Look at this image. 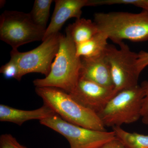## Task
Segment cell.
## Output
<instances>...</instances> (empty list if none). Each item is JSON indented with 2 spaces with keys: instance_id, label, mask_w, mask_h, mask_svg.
Returning a JSON list of instances; mask_svg holds the SVG:
<instances>
[{
  "instance_id": "obj_23",
  "label": "cell",
  "mask_w": 148,
  "mask_h": 148,
  "mask_svg": "<svg viewBox=\"0 0 148 148\" xmlns=\"http://www.w3.org/2000/svg\"><path fill=\"white\" fill-rule=\"evenodd\" d=\"M147 125H148V123H147Z\"/></svg>"
},
{
  "instance_id": "obj_18",
  "label": "cell",
  "mask_w": 148,
  "mask_h": 148,
  "mask_svg": "<svg viewBox=\"0 0 148 148\" xmlns=\"http://www.w3.org/2000/svg\"><path fill=\"white\" fill-rule=\"evenodd\" d=\"M0 73L5 78H14L18 80L19 69L16 63L12 60L1 67Z\"/></svg>"
},
{
  "instance_id": "obj_15",
  "label": "cell",
  "mask_w": 148,
  "mask_h": 148,
  "mask_svg": "<svg viewBox=\"0 0 148 148\" xmlns=\"http://www.w3.org/2000/svg\"><path fill=\"white\" fill-rule=\"evenodd\" d=\"M112 130L125 148H148V135L127 132L121 127H114Z\"/></svg>"
},
{
  "instance_id": "obj_9",
  "label": "cell",
  "mask_w": 148,
  "mask_h": 148,
  "mask_svg": "<svg viewBox=\"0 0 148 148\" xmlns=\"http://www.w3.org/2000/svg\"><path fill=\"white\" fill-rule=\"evenodd\" d=\"M116 93L113 87L79 78L75 90L69 94L78 103L98 114Z\"/></svg>"
},
{
  "instance_id": "obj_19",
  "label": "cell",
  "mask_w": 148,
  "mask_h": 148,
  "mask_svg": "<svg viewBox=\"0 0 148 148\" xmlns=\"http://www.w3.org/2000/svg\"><path fill=\"white\" fill-rule=\"evenodd\" d=\"M0 148H28L20 144L11 134H2L0 136Z\"/></svg>"
},
{
  "instance_id": "obj_7",
  "label": "cell",
  "mask_w": 148,
  "mask_h": 148,
  "mask_svg": "<svg viewBox=\"0 0 148 148\" xmlns=\"http://www.w3.org/2000/svg\"><path fill=\"white\" fill-rule=\"evenodd\" d=\"M40 123L63 135L70 148H101L116 138L113 130L96 131L81 127L66 121L57 114Z\"/></svg>"
},
{
  "instance_id": "obj_3",
  "label": "cell",
  "mask_w": 148,
  "mask_h": 148,
  "mask_svg": "<svg viewBox=\"0 0 148 148\" xmlns=\"http://www.w3.org/2000/svg\"><path fill=\"white\" fill-rule=\"evenodd\" d=\"M35 91L44 104L66 121L96 131H107L97 114L78 103L66 91L53 87H36Z\"/></svg>"
},
{
  "instance_id": "obj_14",
  "label": "cell",
  "mask_w": 148,
  "mask_h": 148,
  "mask_svg": "<svg viewBox=\"0 0 148 148\" xmlns=\"http://www.w3.org/2000/svg\"><path fill=\"white\" fill-rule=\"evenodd\" d=\"M108 38L99 32L90 40L76 45V55L79 58H91L104 53L107 46Z\"/></svg>"
},
{
  "instance_id": "obj_22",
  "label": "cell",
  "mask_w": 148,
  "mask_h": 148,
  "mask_svg": "<svg viewBox=\"0 0 148 148\" xmlns=\"http://www.w3.org/2000/svg\"><path fill=\"white\" fill-rule=\"evenodd\" d=\"M101 148H125L122 143L116 138L103 146Z\"/></svg>"
},
{
  "instance_id": "obj_16",
  "label": "cell",
  "mask_w": 148,
  "mask_h": 148,
  "mask_svg": "<svg viewBox=\"0 0 148 148\" xmlns=\"http://www.w3.org/2000/svg\"><path fill=\"white\" fill-rule=\"evenodd\" d=\"M52 0H36L30 14L35 24L46 29Z\"/></svg>"
},
{
  "instance_id": "obj_13",
  "label": "cell",
  "mask_w": 148,
  "mask_h": 148,
  "mask_svg": "<svg viewBox=\"0 0 148 148\" xmlns=\"http://www.w3.org/2000/svg\"><path fill=\"white\" fill-rule=\"evenodd\" d=\"M98 27L94 21L90 19L80 18L73 24H70L66 29L68 35L76 45L82 43L99 33Z\"/></svg>"
},
{
  "instance_id": "obj_5",
  "label": "cell",
  "mask_w": 148,
  "mask_h": 148,
  "mask_svg": "<svg viewBox=\"0 0 148 148\" xmlns=\"http://www.w3.org/2000/svg\"><path fill=\"white\" fill-rule=\"evenodd\" d=\"M46 30L34 23L29 13L5 10L0 16V39L12 49L33 42L42 41Z\"/></svg>"
},
{
  "instance_id": "obj_4",
  "label": "cell",
  "mask_w": 148,
  "mask_h": 148,
  "mask_svg": "<svg viewBox=\"0 0 148 148\" xmlns=\"http://www.w3.org/2000/svg\"><path fill=\"white\" fill-rule=\"evenodd\" d=\"M145 92L141 86L117 92L98 114L105 127H121L138 121L141 116Z\"/></svg>"
},
{
  "instance_id": "obj_21",
  "label": "cell",
  "mask_w": 148,
  "mask_h": 148,
  "mask_svg": "<svg viewBox=\"0 0 148 148\" xmlns=\"http://www.w3.org/2000/svg\"><path fill=\"white\" fill-rule=\"evenodd\" d=\"M138 56L136 67L138 74L140 75L143 70L148 66V52L142 51L138 53Z\"/></svg>"
},
{
  "instance_id": "obj_6",
  "label": "cell",
  "mask_w": 148,
  "mask_h": 148,
  "mask_svg": "<svg viewBox=\"0 0 148 148\" xmlns=\"http://www.w3.org/2000/svg\"><path fill=\"white\" fill-rule=\"evenodd\" d=\"M61 34L60 32L48 37L38 47L27 52L12 49L10 60L19 69L18 81L30 73H40L47 76L50 73L52 61L58 53Z\"/></svg>"
},
{
  "instance_id": "obj_11",
  "label": "cell",
  "mask_w": 148,
  "mask_h": 148,
  "mask_svg": "<svg viewBox=\"0 0 148 148\" xmlns=\"http://www.w3.org/2000/svg\"><path fill=\"white\" fill-rule=\"evenodd\" d=\"M81 58L79 78L106 87L114 88L110 67L105 52L95 57Z\"/></svg>"
},
{
  "instance_id": "obj_8",
  "label": "cell",
  "mask_w": 148,
  "mask_h": 148,
  "mask_svg": "<svg viewBox=\"0 0 148 148\" xmlns=\"http://www.w3.org/2000/svg\"><path fill=\"white\" fill-rule=\"evenodd\" d=\"M118 45L119 49L108 45L105 52L116 92L138 85L140 76L136 67L138 53L132 51L123 42Z\"/></svg>"
},
{
  "instance_id": "obj_10",
  "label": "cell",
  "mask_w": 148,
  "mask_h": 148,
  "mask_svg": "<svg viewBox=\"0 0 148 148\" xmlns=\"http://www.w3.org/2000/svg\"><path fill=\"white\" fill-rule=\"evenodd\" d=\"M51 21L46 30L43 41L58 33L64 23L72 18H81L82 8L89 6V0H56Z\"/></svg>"
},
{
  "instance_id": "obj_1",
  "label": "cell",
  "mask_w": 148,
  "mask_h": 148,
  "mask_svg": "<svg viewBox=\"0 0 148 148\" xmlns=\"http://www.w3.org/2000/svg\"><path fill=\"white\" fill-rule=\"evenodd\" d=\"M81 58L77 56L76 44L68 35H61L58 53L49 74L33 81L36 87H53L70 93L79 79Z\"/></svg>"
},
{
  "instance_id": "obj_2",
  "label": "cell",
  "mask_w": 148,
  "mask_h": 148,
  "mask_svg": "<svg viewBox=\"0 0 148 148\" xmlns=\"http://www.w3.org/2000/svg\"><path fill=\"white\" fill-rule=\"evenodd\" d=\"M94 22L99 32L119 45L124 40L133 42L148 40V12L135 14L127 12L97 13Z\"/></svg>"
},
{
  "instance_id": "obj_17",
  "label": "cell",
  "mask_w": 148,
  "mask_h": 148,
  "mask_svg": "<svg viewBox=\"0 0 148 148\" xmlns=\"http://www.w3.org/2000/svg\"><path fill=\"white\" fill-rule=\"evenodd\" d=\"M115 4L130 5L148 12V0H89L90 6Z\"/></svg>"
},
{
  "instance_id": "obj_12",
  "label": "cell",
  "mask_w": 148,
  "mask_h": 148,
  "mask_svg": "<svg viewBox=\"0 0 148 148\" xmlns=\"http://www.w3.org/2000/svg\"><path fill=\"white\" fill-rule=\"evenodd\" d=\"M55 112L45 104L39 108L25 110L14 108L7 105H0V121L12 123L21 126L25 122L32 120L46 119L54 115Z\"/></svg>"
},
{
  "instance_id": "obj_20",
  "label": "cell",
  "mask_w": 148,
  "mask_h": 148,
  "mask_svg": "<svg viewBox=\"0 0 148 148\" xmlns=\"http://www.w3.org/2000/svg\"><path fill=\"white\" fill-rule=\"evenodd\" d=\"M141 86L143 87L145 92V97L143 100L141 116L143 123L147 124L148 122V82H143Z\"/></svg>"
}]
</instances>
